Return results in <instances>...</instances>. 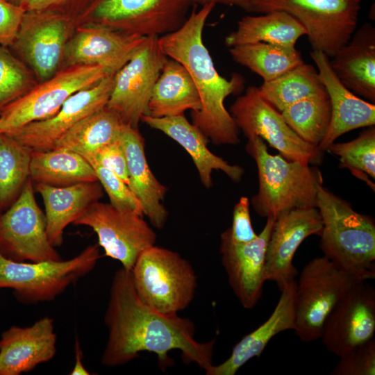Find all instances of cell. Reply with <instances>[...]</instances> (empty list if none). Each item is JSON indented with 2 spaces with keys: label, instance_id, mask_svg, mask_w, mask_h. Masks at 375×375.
<instances>
[{
  "label": "cell",
  "instance_id": "cell-40",
  "mask_svg": "<svg viewBox=\"0 0 375 375\" xmlns=\"http://www.w3.org/2000/svg\"><path fill=\"white\" fill-rule=\"evenodd\" d=\"M109 169L128 185V174L126 154L119 137L99 149L93 155L85 158Z\"/></svg>",
  "mask_w": 375,
  "mask_h": 375
},
{
  "label": "cell",
  "instance_id": "cell-9",
  "mask_svg": "<svg viewBox=\"0 0 375 375\" xmlns=\"http://www.w3.org/2000/svg\"><path fill=\"white\" fill-rule=\"evenodd\" d=\"M358 281L324 256L303 267L294 298V331L301 340L320 338L327 317Z\"/></svg>",
  "mask_w": 375,
  "mask_h": 375
},
{
  "label": "cell",
  "instance_id": "cell-1",
  "mask_svg": "<svg viewBox=\"0 0 375 375\" xmlns=\"http://www.w3.org/2000/svg\"><path fill=\"white\" fill-rule=\"evenodd\" d=\"M104 322L108 331L101 363L108 367L124 365L142 351L154 353L162 370L173 360L168 353L181 352L183 362L196 363L206 372L212 365L215 340L199 342L188 318L160 312L138 297L131 271L115 272Z\"/></svg>",
  "mask_w": 375,
  "mask_h": 375
},
{
  "label": "cell",
  "instance_id": "cell-23",
  "mask_svg": "<svg viewBox=\"0 0 375 375\" xmlns=\"http://www.w3.org/2000/svg\"><path fill=\"white\" fill-rule=\"evenodd\" d=\"M127 162L128 187L140 202L143 214L153 226L164 227L168 212L162 205L167 188L151 172L147 162L144 141L138 129L124 125L119 135Z\"/></svg>",
  "mask_w": 375,
  "mask_h": 375
},
{
  "label": "cell",
  "instance_id": "cell-10",
  "mask_svg": "<svg viewBox=\"0 0 375 375\" xmlns=\"http://www.w3.org/2000/svg\"><path fill=\"white\" fill-rule=\"evenodd\" d=\"M108 74L103 67L94 65L60 69L1 111V133H8L29 123L51 118L72 94L97 84Z\"/></svg>",
  "mask_w": 375,
  "mask_h": 375
},
{
  "label": "cell",
  "instance_id": "cell-6",
  "mask_svg": "<svg viewBox=\"0 0 375 375\" xmlns=\"http://www.w3.org/2000/svg\"><path fill=\"white\" fill-rule=\"evenodd\" d=\"M99 258L97 244L66 260L16 261L0 252V288L12 290L26 303L51 301L90 272Z\"/></svg>",
  "mask_w": 375,
  "mask_h": 375
},
{
  "label": "cell",
  "instance_id": "cell-37",
  "mask_svg": "<svg viewBox=\"0 0 375 375\" xmlns=\"http://www.w3.org/2000/svg\"><path fill=\"white\" fill-rule=\"evenodd\" d=\"M326 151L339 158L340 165L356 176L375 178V127L369 126L353 140L333 143Z\"/></svg>",
  "mask_w": 375,
  "mask_h": 375
},
{
  "label": "cell",
  "instance_id": "cell-27",
  "mask_svg": "<svg viewBox=\"0 0 375 375\" xmlns=\"http://www.w3.org/2000/svg\"><path fill=\"white\" fill-rule=\"evenodd\" d=\"M35 190L42 197L47 233L54 247L62 243L65 228L69 224H74L103 194V187L98 181L65 187L36 183Z\"/></svg>",
  "mask_w": 375,
  "mask_h": 375
},
{
  "label": "cell",
  "instance_id": "cell-42",
  "mask_svg": "<svg viewBox=\"0 0 375 375\" xmlns=\"http://www.w3.org/2000/svg\"><path fill=\"white\" fill-rule=\"evenodd\" d=\"M249 206V199L241 197L233 208L232 226L228 230L236 242H247L258 235L252 227Z\"/></svg>",
  "mask_w": 375,
  "mask_h": 375
},
{
  "label": "cell",
  "instance_id": "cell-5",
  "mask_svg": "<svg viewBox=\"0 0 375 375\" xmlns=\"http://www.w3.org/2000/svg\"><path fill=\"white\" fill-rule=\"evenodd\" d=\"M131 272L140 299L160 312L176 315L194 299L195 272L176 251L151 246L140 254Z\"/></svg>",
  "mask_w": 375,
  "mask_h": 375
},
{
  "label": "cell",
  "instance_id": "cell-31",
  "mask_svg": "<svg viewBox=\"0 0 375 375\" xmlns=\"http://www.w3.org/2000/svg\"><path fill=\"white\" fill-rule=\"evenodd\" d=\"M124 125L106 106L76 123L56 142L54 148L66 149L85 158L119 138Z\"/></svg>",
  "mask_w": 375,
  "mask_h": 375
},
{
  "label": "cell",
  "instance_id": "cell-20",
  "mask_svg": "<svg viewBox=\"0 0 375 375\" xmlns=\"http://www.w3.org/2000/svg\"><path fill=\"white\" fill-rule=\"evenodd\" d=\"M322 222L316 207L291 210L274 221L265 253V281H273L281 290L298 272L294 254L308 237L320 235Z\"/></svg>",
  "mask_w": 375,
  "mask_h": 375
},
{
  "label": "cell",
  "instance_id": "cell-35",
  "mask_svg": "<svg viewBox=\"0 0 375 375\" xmlns=\"http://www.w3.org/2000/svg\"><path fill=\"white\" fill-rule=\"evenodd\" d=\"M32 150L12 136L0 133V208L12 204L30 178Z\"/></svg>",
  "mask_w": 375,
  "mask_h": 375
},
{
  "label": "cell",
  "instance_id": "cell-22",
  "mask_svg": "<svg viewBox=\"0 0 375 375\" xmlns=\"http://www.w3.org/2000/svg\"><path fill=\"white\" fill-rule=\"evenodd\" d=\"M56 340L48 316L28 326L10 327L0 338V375H19L49 362L56 353Z\"/></svg>",
  "mask_w": 375,
  "mask_h": 375
},
{
  "label": "cell",
  "instance_id": "cell-14",
  "mask_svg": "<svg viewBox=\"0 0 375 375\" xmlns=\"http://www.w3.org/2000/svg\"><path fill=\"white\" fill-rule=\"evenodd\" d=\"M29 178L17 199L0 215V252L16 261L60 260L47 236L46 217Z\"/></svg>",
  "mask_w": 375,
  "mask_h": 375
},
{
  "label": "cell",
  "instance_id": "cell-16",
  "mask_svg": "<svg viewBox=\"0 0 375 375\" xmlns=\"http://www.w3.org/2000/svg\"><path fill=\"white\" fill-rule=\"evenodd\" d=\"M374 333L375 290L365 281H358L327 317L319 339L340 358L374 338Z\"/></svg>",
  "mask_w": 375,
  "mask_h": 375
},
{
  "label": "cell",
  "instance_id": "cell-44",
  "mask_svg": "<svg viewBox=\"0 0 375 375\" xmlns=\"http://www.w3.org/2000/svg\"><path fill=\"white\" fill-rule=\"evenodd\" d=\"M194 3L201 6L208 3H220L236 6L248 12H253V0H194Z\"/></svg>",
  "mask_w": 375,
  "mask_h": 375
},
{
  "label": "cell",
  "instance_id": "cell-25",
  "mask_svg": "<svg viewBox=\"0 0 375 375\" xmlns=\"http://www.w3.org/2000/svg\"><path fill=\"white\" fill-rule=\"evenodd\" d=\"M294 279L281 290L279 300L269 318L252 332L245 335L233 348L230 356L218 365H212L206 375H235L249 360L260 356L271 339L279 333L295 328Z\"/></svg>",
  "mask_w": 375,
  "mask_h": 375
},
{
  "label": "cell",
  "instance_id": "cell-17",
  "mask_svg": "<svg viewBox=\"0 0 375 375\" xmlns=\"http://www.w3.org/2000/svg\"><path fill=\"white\" fill-rule=\"evenodd\" d=\"M115 74H110L97 84L78 91L51 118L29 123L6 134L33 151H47L76 123L103 108L108 101Z\"/></svg>",
  "mask_w": 375,
  "mask_h": 375
},
{
  "label": "cell",
  "instance_id": "cell-4",
  "mask_svg": "<svg viewBox=\"0 0 375 375\" xmlns=\"http://www.w3.org/2000/svg\"><path fill=\"white\" fill-rule=\"evenodd\" d=\"M247 140L246 151L258 176V191L251 203L260 217L276 220L291 210L315 207L317 186L323 183L318 168L272 155L260 137Z\"/></svg>",
  "mask_w": 375,
  "mask_h": 375
},
{
  "label": "cell",
  "instance_id": "cell-32",
  "mask_svg": "<svg viewBox=\"0 0 375 375\" xmlns=\"http://www.w3.org/2000/svg\"><path fill=\"white\" fill-rule=\"evenodd\" d=\"M233 60L262 77L272 81L303 63L301 53L290 48L265 42L231 47Z\"/></svg>",
  "mask_w": 375,
  "mask_h": 375
},
{
  "label": "cell",
  "instance_id": "cell-36",
  "mask_svg": "<svg viewBox=\"0 0 375 375\" xmlns=\"http://www.w3.org/2000/svg\"><path fill=\"white\" fill-rule=\"evenodd\" d=\"M38 83L33 71L8 47L0 45V114Z\"/></svg>",
  "mask_w": 375,
  "mask_h": 375
},
{
  "label": "cell",
  "instance_id": "cell-26",
  "mask_svg": "<svg viewBox=\"0 0 375 375\" xmlns=\"http://www.w3.org/2000/svg\"><path fill=\"white\" fill-rule=\"evenodd\" d=\"M330 60L334 73L349 90L375 103V28L365 24Z\"/></svg>",
  "mask_w": 375,
  "mask_h": 375
},
{
  "label": "cell",
  "instance_id": "cell-12",
  "mask_svg": "<svg viewBox=\"0 0 375 375\" xmlns=\"http://www.w3.org/2000/svg\"><path fill=\"white\" fill-rule=\"evenodd\" d=\"M76 26V19L60 12L26 11L9 48L42 82L62 68L66 45Z\"/></svg>",
  "mask_w": 375,
  "mask_h": 375
},
{
  "label": "cell",
  "instance_id": "cell-29",
  "mask_svg": "<svg viewBox=\"0 0 375 375\" xmlns=\"http://www.w3.org/2000/svg\"><path fill=\"white\" fill-rule=\"evenodd\" d=\"M307 32L292 15L274 10L260 15H247L238 22L237 28L225 38L228 47L244 44L265 42L294 48L297 40Z\"/></svg>",
  "mask_w": 375,
  "mask_h": 375
},
{
  "label": "cell",
  "instance_id": "cell-33",
  "mask_svg": "<svg viewBox=\"0 0 375 375\" xmlns=\"http://www.w3.org/2000/svg\"><path fill=\"white\" fill-rule=\"evenodd\" d=\"M281 112L285 122L301 140L317 147L330 124L331 105L325 89L292 103Z\"/></svg>",
  "mask_w": 375,
  "mask_h": 375
},
{
  "label": "cell",
  "instance_id": "cell-39",
  "mask_svg": "<svg viewBox=\"0 0 375 375\" xmlns=\"http://www.w3.org/2000/svg\"><path fill=\"white\" fill-rule=\"evenodd\" d=\"M331 374L333 375H374L375 340L358 345L340 357Z\"/></svg>",
  "mask_w": 375,
  "mask_h": 375
},
{
  "label": "cell",
  "instance_id": "cell-38",
  "mask_svg": "<svg viewBox=\"0 0 375 375\" xmlns=\"http://www.w3.org/2000/svg\"><path fill=\"white\" fill-rule=\"evenodd\" d=\"M88 162L94 168L98 181L107 193L112 206L121 211L144 215L140 202L124 181L97 162Z\"/></svg>",
  "mask_w": 375,
  "mask_h": 375
},
{
  "label": "cell",
  "instance_id": "cell-46",
  "mask_svg": "<svg viewBox=\"0 0 375 375\" xmlns=\"http://www.w3.org/2000/svg\"><path fill=\"white\" fill-rule=\"evenodd\" d=\"M6 1L17 6H24L27 0H6Z\"/></svg>",
  "mask_w": 375,
  "mask_h": 375
},
{
  "label": "cell",
  "instance_id": "cell-15",
  "mask_svg": "<svg viewBox=\"0 0 375 375\" xmlns=\"http://www.w3.org/2000/svg\"><path fill=\"white\" fill-rule=\"evenodd\" d=\"M91 228L105 255L131 271L140 254L156 243L154 231L142 216L118 210L110 203H92L73 224Z\"/></svg>",
  "mask_w": 375,
  "mask_h": 375
},
{
  "label": "cell",
  "instance_id": "cell-8",
  "mask_svg": "<svg viewBox=\"0 0 375 375\" xmlns=\"http://www.w3.org/2000/svg\"><path fill=\"white\" fill-rule=\"evenodd\" d=\"M361 0H253V12L285 11L305 28L312 51L333 57L356 31Z\"/></svg>",
  "mask_w": 375,
  "mask_h": 375
},
{
  "label": "cell",
  "instance_id": "cell-2",
  "mask_svg": "<svg viewBox=\"0 0 375 375\" xmlns=\"http://www.w3.org/2000/svg\"><path fill=\"white\" fill-rule=\"evenodd\" d=\"M215 6L208 3L194 9L179 29L160 36L158 44L167 57L186 68L199 92L201 106L191 112L192 123L214 144L235 145L240 142V130L224 101L242 92L245 81L236 73L228 79L221 76L204 44L203 30Z\"/></svg>",
  "mask_w": 375,
  "mask_h": 375
},
{
  "label": "cell",
  "instance_id": "cell-45",
  "mask_svg": "<svg viewBox=\"0 0 375 375\" xmlns=\"http://www.w3.org/2000/svg\"><path fill=\"white\" fill-rule=\"evenodd\" d=\"M74 352H75V363L70 374L72 375L90 374L83 364V362H82L83 353H82L81 344L79 343L78 338H76L75 345H74Z\"/></svg>",
  "mask_w": 375,
  "mask_h": 375
},
{
  "label": "cell",
  "instance_id": "cell-11",
  "mask_svg": "<svg viewBox=\"0 0 375 375\" xmlns=\"http://www.w3.org/2000/svg\"><path fill=\"white\" fill-rule=\"evenodd\" d=\"M229 112L247 139L260 137L284 158L311 165L322 161L324 153L294 132L258 87H248L231 106Z\"/></svg>",
  "mask_w": 375,
  "mask_h": 375
},
{
  "label": "cell",
  "instance_id": "cell-28",
  "mask_svg": "<svg viewBox=\"0 0 375 375\" xmlns=\"http://www.w3.org/2000/svg\"><path fill=\"white\" fill-rule=\"evenodd\" d=\"M201 106L197 88L186 68L178 61L166 59L153 86L148 104V115L165 117L197 112Z\"/></svg>",
  "mask_w": 375,
  "mask_h": 375
},
{
  "label": "cell",
  "instance_id": "cell-3",
  "mask_svg": "<svg viewBox=\"0 0 375 375\" xmlns=\"http://www.w3.org/2000/svg\"><path fill=\"white\" fill-rule=\"evenodd\" d=\"M315 207L322 222L319 247L324 256L355 278H375V222L349 202L317 186Z\"/></svg>",
  "mask_w": 375,
  "mask_h": 375
},
{
  "label": "cell",
  "instance_id": "cell-21",
  "mask_svg": "<svg viewBox=\"0 0 375 375\" xmlns=\"http://www.w3.org/2000/svg\"><path fill=\"white\" fill-rule=\"evenodd\" d=\"M310 56L317 66L321 82L331 105V118L326 135L318 144L323 153L342 135L359 128L375 125V105L358 97L344 86L330 65V58L323 52L312 51Z\"/></svg>",
  "mask_w": 375,
  "mask_h": 375
},
{
  "label": "cell",
  "instance_id": "cell-18",
  "mask_svg": "<svg viewBox=\"0 0 375 375\" xmlns=\"http://www.w3.org/2000/svg\"><path fill=\"white\" fill-rule=\"evenodd\" d=\"M274 221L267 219L262 231L247 242L233 241L228 228L220 236L222 264L235 295L247 309L253 308L262 294L265 253Z\"/></svg>",
  "mask_w": 375,
  "mask_h": 375
},
{
  "label": "cell",
  "instance_id": "cell-13",
  "mask_svg": "<svg viewBox=\"0 0 375 375\" xmlns=\"http://www.w3.org/2000/svg\"><path fill=\"white\" fill-rule=\"evenodd\" d=\"M158 36L147 37L131 59L114 75L106 107L126 126L138 129L153 86L167 57L161 51Z\"/></svg>",
  "mask_w": 375,
  "mask_h": 375
},
{
  "label": "cell",
  "instance_id": "cell-41",
  "mask_svg": "<svg viewBox=\"0 0 375 375\" xmlns=\"http://www.w3.org/2000/svg\"><path fill=\"white\" fill-rule=\"evenodd\" d=\"M25 12L24 6L0 0V45H12Z\"/></svg>",
  "mask_w": 375,
  "mask_h": 375
},
{
  "label": "cell",
  "instance_id": "cell-30",
  "mask_svg": "<svg viewBox=\"0 0 375 375\" xmlns=\"http://www.w3.org/2000/svg\"><path fill=\"white\" fill-rule=\"evenodd\" d=\"M29 177L35 183L54 187L98 181L94 168L83 156L60 148L32 150Z\"/></svg>",
  "mask_w": 375,
  "mask_h": 375
},
{
  "label": "cell",
  "instance_id": "cell-43",
  "mask_svg": "<svg viewBox=\"0 0 375 375\" xmlns=\"http://www.w3.org/2000/svg\"><path fill=\"white\" fill-rule=\"evenodd\" d=\"M91 0H27L24 8L27 12L53 11L78 19Z\"/></svg>",
  "mask_w": 375,
  "mask_h": 375
},
{
  "label": "cell",
  "instance_id": "cell-24",
  "mask_svg": "<svg viewBox=\"0 0 375 375\" xmlns=\"http://www.w3.org/2000/svg\"><path fill=\"white\" fill-rule=\"evenodd\" d=\"M141 122L162 132L185 149L191 156L205 188L212 187V173L214 170L223 172L234 182L241 181L244 169L239 165H231L212 153L207 147L208 140L184 115L165 117L144 115Z\"/></svg>",
  "mask_w": 375,
  "mask_h": 375
},
{
  "label": "cell",
  "instance_id": "cell-19",
  "mask_svg": "<svg viewBox=\"0 0 375 375\" xmlns=\"http://www.w3.org/2000/svg\"><path fill=\"white\" fill-rule=\"evenodd\" d=\"M147 37L126 35L92 23L78 24L66 45L62 68L94 65L115 74L133 56Z\"/></svg>",
  "mask_w": 375,
  "mask_h": 375
},
{
  "label": "cell",
  "instance_id": "cell-34",
  "mask_svg": "<svg viewBox=\"0 0 375 375\" xmlns=\"http://www.w3.org/2000/svg\"><path fill=\"white\" fill-rule=\"evenodd\" d=\"M258 88L265 99L280 112L298 101L325 90L317 70L304 62L272 81L263 82Z\"/></svg>",
  "mask_w": 375,
  "mask_h": 375
},
{
  "label": "cell",
  "instance_id": "cell-7",
  "mask_svg": "<svg viewBox=\"0 0 375 375\" xmlns=\"http://www.w3.org/2000/svg\"><path fill=\"white\" fill-rule=\"evenodd\" d=\"M194 0H91L77 25L92 23L141 37L162 36L179 29Z\"/></svg>",
  "mask_w": 375,
  "mask_h": 375
},
{
  "label": "cell",
  "instance_id": "cell-47",
  "mask_svg": "<svg viewBox=\"0 0 375 375\" xmlns=\"http://www.w3.org/2000/svg\"><path fill=\"white\" fill-rule=\"evenodd\" d=\"M0 133H1V131H0Z\"/></svg>",
  "mask_w": 375,
  "mask_h": 375
}]
</instances>
